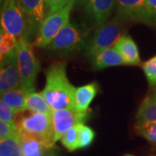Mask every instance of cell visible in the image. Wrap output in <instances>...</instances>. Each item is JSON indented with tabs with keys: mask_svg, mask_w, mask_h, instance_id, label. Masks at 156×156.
Segmentation results:
<instances>
[{
	"mask_svg": "<svg viewBox=\"0 0 156 156\" xmlns=\"http://www.w3.org/2000/svg\"><path fill=\"white\" fill-rule=\"evenodd\" d=\"M17 126L20 131L37 136L50 148H53L56 142L51 115L30 112V114L17 120Z\"/></svg>",
	"mask_w": 156,
	"mask_h": 156,
	"instance_id": "6",
	"label": "cell"
},
{
	"mask_svg": "<svg viewBox=\"0 0 156 156\" xmlns=\"http://www.w3.org/2000/svg\"><path fill=\"white\" fill-rule=\"evenodd\" d=\"M48 156H55V155H54V154H53L52 153H50V154H49V155H48Z\"/></svg>",
	"mask_w": 156,
	"mask_h": 156,
	"instance_id": "33",
	"label": "cell"
},
{
	"mask_svg": "<svg viewBox=\"0 0 156 156\" xmlns=\"http://www.w3.org/2000/svg\"><path fill=\"white\" fill-rule=\"evenodd\" d=\"M19 129L16 122H7L0 120V140L6 139L18 134Z\"/></svg>",
	"mask_w": 156,
	"mask_h": 156,
	"instance_id": "26",
	"label": "cell"
},
{
	"mask_svg": "<svg viewBox=\"0 0 156 156\" xmlns=\"http://www.w3.org/2000/svg\"><path fill=\"white\" fill-rule=\"evenodd\" d=\"M116 0H88L85 6L87 17L95 28L108 22Z\"/></svg>",
	"mask_w": 156,
	"mask_h": 156,
	"instance_id": "11",
	"label": "cell"
},
{
	"mask_svg": "<svg viewBox=\"0 0 156 156\" xmlns=\"http://www.w3.org/2000/svg\"><path fill=\"white\" fill-rule=\"evenodd\" d=\"M18 5L28 17L35 30H38L40 25L46 17L44 0H17Z\"/></svg>",
	"mask_w": 156,
	"mask_h": 156,
	"instance_id": "12",
	"label": "cell"
},
{
	"mask_svg": "<svg viewBox=\"0 0 156 156\" xmlns=\"http://www.w3.org/2000/svg\"><path fill=\"white\" fill-rule=\"evenodd\" d=\"M78 131H79V124L69 129L61 138L62 144L69 152H74L79 148L78 147Z\"/></svg>",
	"mask_w": 156,
	"mask_h": 156,
	"instance_id": "21",
	"label": "cell"
},
{
	"mask_svg": "<svg viewBox=\"0 0 156 156\" xmlns=\"http://www.w3.org/2000/svg\"><path fill=\"white\" fill-rule=\"evenodd\" d=\"M17 43V38L9 32L5 31L1 28L0 32V54L1 56L11 52L16 49Z\"/></svg>",
	"mask_w": 156,
	"mask_h": 156,
	"instance_id": "22",
	"label": "cell"
},
{
	"mask_svg": "<svg viewBox=\"0 0 156 156\" xmlns=\"http://www.w3.org/2000/svg\"><path fill=\"white\" fill-rule=\"evenodd\" d=\"M95 139V132L84 123L79 124L78 131V147L80 149L86 148L92 144Z\"/></svg>",
	"mask_w": 156,
	"mask_h": 156,
	"instance_id": "23",
	"label": "cell"
},
{
	"mask_svg": "<svg viewBox=\"0 0 156 156\" xmlns=\"http://www.w3.org/2000/svg\"><path fill=\"white\" fill-rule=\"evenodd\" d=\"M118 17L130 21L155 26L156 11L149 5L147 0H116Z\"/></svg>",
	"mask_w": 156,
	"mask_h": 156,
	"instance_id": "7",
	"label": "cell"
},
{
	"mask_svg": "<svg viewBox=\"0 0 156 156\" xmlns=\"http://www.w3.org/2000/svg\"><path fill=\"white\" fill-rule=\"evenodd\" d=\"M4 1H5V0H1V3H3Z\"/></svg>",
	"mask_w": 156,
	"mask_h": 156,
	"instance_id": "34",
	"label": "cell"
},
{
	"mask_svg": "<svg viewBox=\"0 0 156 156\" xmlns=\"http://www.w3.org/2000/svg\"><path fill=\"white\" fill-rule=\"evenodd\" d=\"M115 47L122 55L127 65L137 66L141 64L137 44L129 35L123 34Z\"/></svg>",
	"mask_w": 156,
	"mask_h": 156,
	"instance_id": "15",
	"label": "cell"
},
{
	"mask_svg": "<svg viewBox=\"0 0 156 156\" xmlns=\"http://www.w3.org/2000/svg\"><path fill=\"white\" fill-rule=\"evenodd\" d=\"M21 140L23 156H48L50 154V148L45 142L37 136L28 134L19 130Z\"/></svg>",
	"mask_w": 156,
	"mask_h": 156,
	"instance_id": "13",
	"label": "cell"
},
{
	"mask_svg": "<svg viewBox=\"0 0 156 156\" xmlns=\"http://www.w3.org/2000/svg\"><path fill=\"white\" fill-rule=\"evenodd\" d=\"M149 5L151 6V8L156 11V0H147Z\"/></svg>",
	"mask_w": 156,
	"mask_h": 156,
	"instance_id": "29",
	"label": "cell"
},
{
	"mask_svg": "<svg viewBox=\"0 0 156 156\" xmlns=\"http://www.w3.org/2000/svg\"><path fill=\"white\" fill-rule=\"evenodd\" d=\"M45 79L42 94L52 109L74 108L76 88L67 76L66 62H56L50 64L45 73Z\"/></svg>",
	"mask_w": 156,
	"mask_h": 156,
	"instance_id": "1",
	"label": "cell"
},
{
	"mask_svg": "<svg viewBox=\"0 0 156 156\" xmlns=\"http://www.w3.org/2000/svg\"><path fill=\"white\" fill-rule=\"evenodd\" d=\"M26 110L49 115H51L53 111L42 92L37 93L35 91L30 92L26 97Z\"/></svg>",
	"mask_w": 156,
	"mask_h": 156,
	"instance_id": "19",
	"label": "cell"
},
{
	"mask_svg": "<svg viewBox=\"0 0 156 156\" xmlns=\"http://www.w3.org/2000/svg\"><path fill=\"white\" fill-rule=\"evenodd\" d=\"M30 92L32 91L20 87L2 94L1 100L11 107L18 115L26 110V97Z\"/></svg>",
	"mask_w": 156,
	"mask_h": 156,
	"instance_id": "17",
	"label": "cell"
},
{
	"mask_svg": "<svg viewBox=\"0 0 156 156\" xmlns=\"http://www.w3.org/2000/svg\"><path fill=\"white\" fill-rule=\"evenodd\" d=\"M152 96H153V97H154V99L156 100V88H155V89H154V94H153V95H152Z\"/></svg>",
	"mask_w": 156,
	"mask_h": 156,
	"instance_id": "31",
	"label": "cell"
},
{
	"mask_svg": "<svg viewBox=\"0 0 156 156\" xmlns=\"http://www.w3.org/2000/svg\"><path fill=\"white\" fill-rule=\"evenodd\" d=\"M99 89L100 86L95 82L76 88L74 97V108L79 112L89 111V105L95 99Z\"/></svg>",
	"mask_w": 156,
	"mask_h": 156,
	"instance_id": "14",
	"label": "cell"
},
{
	"mask_svg": "<svg viewBox=\"0 0 156 156\" xmlns=\"http://www.w3.org/2000/svg\"><path fill=\"white\" fill-rule=\"evenodd\" d=\"M17 115L11 107L1 100L0 101V120L7 122H15V116Z\"/></svg>",
	"mask_w": 156,
	"mask_h": 156,
	"instance_id": "27",
	"label": "cell"
},
{
	"mask_svg": "<svg viewBox=\"0 0 156 156\" xmlns=\"http://www.w3.org/2000/svg\"><path fill=\"white\" fill-rule=\"evenodd\" d=\"M17 62L21 77V87L35 91V82L40 71V63L26 38L17 39L16 46Z\"/></svg>",
	"mask_w": 156,
	"mask_h": 156,
	"instance_id": "4",
	"label": "cell"
},
{
	"mask_svg": "<svg viewBox=\"0 0 156 156\" xmlns=\"http://www.w3.org/2000/svg\"><path fill=\"white\" fill-rule=\"evenodd\" d=\"M137 132L150 143H156V122L145 123L136 126Z\"/></svg>",
	"mask_w": 156,
	"mask_h": 156,
	"instance_id": "24",
	"label": "cell"
},
{
	"mask_svg": "<svg viewBox=\"0 0 156 156\" xmlns=\"http://www.w3.org/2000/svg\"><path fill=\"white\" fill-rule=\"evenodd\" d=\"M91 62L93 68L96 70L115 66L127 65L122 55L115 46L101 51Z\"/></svg>",
	"mask_w": 156,
	"mask_h": 156,
	"instance_id": "16",
	"label": "cell"
},
{
	"mask_svg": "<svg viewBox=\"0 0 156 156\" xmlns=\"http://www.w3.org/2000/svg\"><path fill=\"white\" fill-rule=\"evenodd\" d=\"M89 115L90 111L79 112L75 108L54 109L51 114V117L55 142L61 140L62 135L72 127L80 123H84L89 118Z\"/></svg>",
	"mask_w": 156,
	"mask_h": 156,
	"instance_id": "9",
	"label": "cell"
},
{
	"mask_svg": "<svg viewBox=\"0 0 156 156\" xmlns=\"http://www.w3.org/2000/svg\"><path fill=\"white\" fill-rule=\"evenodd\" d=\"M44 1L49 10L48 14H50L62 9L64 6L67 5L68 3L70 0H44Z\"/></svg>",
	"mask_w": 156,
	"mask_h": 156,
	"instance_id": "28",
	"label": "cell"
},
{
	"mask_svg": "<svg viewBox=\"0 0 156 156\" xmlns=\"http://www.w3.org/2000/svg\"><path fill=\"white\" fill-rule=\"evenodd\" d=\"M141 67L145 73L148 83L151 86L156 85V56L151 57L150 59L143 62Z\"/></svg>",
	"mask_w": 156,
	"mask_h": 156,
	"instance_id": "25",
	"label": "cell"
},
{
	"mask_svg": "<svg viewBox=\"0 0 156 156\" xmlns=\"http://www.w3.org/2000/svg\"><path fill=\"white\" fill-rule=\"evenodd\" d=\"M85 45L83 35L79 29L69 23L48 45V49L60 55H68L82 50Z\"/></svg>",
	"mask_w": 156,
	"mask_h": 156,
	"instance_id": "8",
	"label": "cell"
},
{
	"mask_svg": "<svg viewBox=\"0 0 156 156\" xmlns=\"http://www.w3.org/2000/svg\"><path fill=\"white\" fill-rule=\"evenodd\" d=\"M121 17H116L96 28L93 37L87 46V55L92 61L95 56L106 49L114 47L123 35Z\"/></svg>",
	"mask_w": 156,
	"mask_h": 156,
	"instance_id": "3",
	"label": "cell"
},
{
	"mask_svg": "<svg viewBox=\"0 0 156 156\" xmlns=\"http://www.w3.org/2000/svg\"><path fill=\"white\" fill-rule=\"evenodd\" d=\"M135 118L136 126L156 122V100L153 96H147L142 101Z\"/></svg>",
	"mask_w": 156,
	"mask_h": 156,
	"instance_id": "18",
	"label": "cell"
},
{
	"mask_svg": "<svg viewBox=\"0 0 156 156\" xmlns=\"http://www.w3.org/2000/svg\"><path fill=\"white\" fill-rule=\"evenodd\" d=\"M76 0H70L66 6L59 11L48 14L40 25L35 39V45L39 48H45L56 37L57 34L69 23V15Z\"/></svg>",
	"mask_w": 156,
	"mask_h": 156,
	"instance_id": "5",
	"label": "cell"
},
{
	"mask_svg": "<svg viewBox=\"0 0 156 156\" xmlns=\"http://www.w3.org/2000/svg\"><path fill=\"white\" fill-rule=\"evenodd\" d=\"M0 93L1 95L12 89L21 87V77L19 73L16 49L1 56L0 64Z\"/></svg>",
	"mask_w": 156,
	"mask_h": 156,
	"instance_id": "10",
	"label": "cell"
},
{
	"mask_svg": "<svg viewBox=\"0 0 156 156\" xmlns=\"http://www.w3.org/2000/svg\"><path fill=\"white\" fill-rule=\"evenodd\" d=\"M0 156H23L19 132L11 137L1 140Z\"/></svg>",
	"mask_w": 156,
	"mask_h": 156,
	"instance_id": "20",
	"label": "cell"
},
{
	"mask_svg": "<svg viewBox=\"0 0 156 156\" xmlns=\"http://www.w3.org/2000/svg\"><path fill=\"white\" fill-rule=\"evenodd\" d=\"M123 156H134V154H124Z\"/></svg>",
	"mask_w": 156,
	"mask_h": 156,
	"instance_id": "32",
	"label": "cell"
},
{
	"mask_svg": "<svg viewBox=\"0 0 156 156\" xmlns=\"http://www.w3.org/2000/svg\"><path fill=\"white\" fill-rule=\"evenodd\" d=\"M1 28L17 39L26 38L34 32L31 23L17 0H5L1 8Z\"/></svg>",
	"mask_w": 156,
	"mask_h": 156,
	"instance_id": "2",
	"label": "cell"
},
{
	"mask_svg": "<svg viewBox=\"0 0 156 156\" xmlns=\"http://www.w3.org/2000/svg\"><path fill=\"white\" fill-rule=\"evenodd\" d=\"M88 0H76V4H77V5H85L86 4V2H87Z\"/></svg>",
	"mask_w": 156,
	"mask_h": 156,
	"instance_id": "30",
	"label": "cell"
}]
</instances>
